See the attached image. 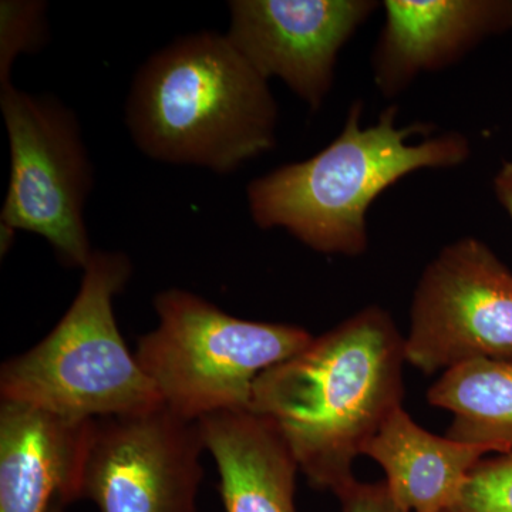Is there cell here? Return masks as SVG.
I'll return each instance as SVG.
<instances>
[{
  "instance_id": "obj_1",
  "label": "cell",
  "mask_w": 512,
  "mask_h": 512,
  "mask_svg": "<svg viewBox=\"0 0 512 512\" xmlns=\"http://www.w3.org/2000/svg\"><path fill=\"white\" fill-rule=\"evenodd\" d=\"M406 363L392 315L366 306L265 370L249 410L275 424L312 487L339 497L367 441L403 407Z\"/></svg>"
},
{
  "instance_id": "obj_2",
  "label": "cell",
  "mask_w": 512,
  "mask_h": 512,
  "mask_svg": "<svg viewBox=\"0 0 512 512\" xmlns=\"http://www.w3.org/2000/svg\"><path fill=\"white\" fill-rule=\"evenodd\" d=\"M278 104L227 35L202 30L153 53L134 74L126 124L144 156L231 174L276 146Z\"/></svg>"
},
{
  "instance_id": "obj_3",
  "label": "cell",
  "mask_w": 512,
  "mask_h": 512,
  "mask_svg": "<svg viewBox=\"0 0 512 512\" xmlns=\"http://www.w3.org/2000/svg\"><path fill=\"white\" fill-rule=\"evenodd\" d=\"M397 106L363 127L362 100L353 101L345 126L328 147L301 163L281 165L247 188L256 227L282 228L325 255L360 256L369 247L367 211L382 192L420 170L460 167L471 156L468 138L430 124H397Z\"/></svg>"
},
{
  "instance_id": "obj_4",
  "label": "cell",
  "mask_w": 512,
  "mask_h": 512,
  "mask_svg": "<svg viewBox=\"0 0 512 512\" xmlns=\"http://www.w3.org/2000/svg\"><path fill=\"white\" fill-rule=\"evenodd\" d=\"M131 275L133 264L123 252L94 251L76 298L52 332L0 367L2 402L74 421L163 406L114 315V298Z\"/></svg>"
},
{
  "instance_id": "obj_5",
  "label": "cell",
  "mask_w": 512,
  "mask_h": 512,
  "mask_svg": "<svg viewBox=\"0 0 512 512\" xmlns=\"http://www.w3.org/2000/svg\"><path fill=\"white\" fill-rule=\"evenodd\" d=\"M158 326L137 342L141 369L184 419L251 409L256 379L312 342L305 328L229 315L184 289L154 298Z\"/></svg>"
},
{
  "instance_id": "obj_6",
  "label": "cell",
  "mask_w": 512,
  "mask_h": 512,
  "mask_svg": "<svg viewBox=\"0 0 512 512\" xmlns=\"http://www.w3.org/2000/svg\"><path fill=\"white\" fill-rule=\"evenodd\" d=\"M10 151L8 192L0 225L39 235L70 268L94 254L87 231V198L94 173L76 113L45 94L0 89Z\"/></svg>"
},
{
  "instance_id": "obj_7",
  "label": "cell",
  "mask_w": 512,
  "mask_h": 512,
  "mask_svg": "<svg viewBox=\"0 0 512 512\" xmlns=\"http://www.w3.org/2000/svg\"><path fill=\"white\" fill-rule=\"evenodd\" d=\"M404 355L424 375L512 360V272L480 239L448 244L424 269Z\"/></svg>"
},
{
  "instance_id": "obj_8",
  "label": "cell",
  "mask_w": 512,
  "mask_h": 512,
  "mask_svg": "<svg viewBox=\"0 0 512 512\" xmlns=\"http://www.w3.org/2000/svg\"><path fill=\"white\" fill-rule=\"evenodd\" d=\"M205 444L198 421L165 404L90 421L79 500L100 512H197Z\"/></svg>"
},
{
  "instance_id": "obj_9",
  "label": "cell",
  "mask_w": 512,
  "mask_h": 512,
  "mask_svg": "<svg viewBox=\"0 0 512 512\" xmlns=\"http://www.w3.org/2000/svg\"><path fill=\"white\" fill-rule=\"evenodd\" d=\"M232 45L264 79H278L319 110L343 47L380 8L375 0H234Z\"/></svg>"
},
{
  "instance_id": "obj_10",
  "label": "cell",
  "mask_w": 512,
  "mask_h": 512,
  "mask_svg": "<svg viewBox=\"0 0 512 512\" xmlns=\"http://www.w3.org/2000/svg\"><path fill=\"white\" fill-rule=\"evenodd\" d=\"M372 76L386 99L423 73L460 62L488 37L512 32V0H386Z\"/></svg>"
},
{
  "instance_id": "obj_11",
  "label": "cell",
  "mask_w": 512,
  "mask_h": 512,
  "mask_svg": "<svg viewBox=\"0 0 512 512\" xmlns=\"http://www.w3.org/2000/svg\"><path fill=\"white\" fill-rule=\"evenodd\" d=\"M90 421L0 403V512H50L79 501Z\"/></svg>"
},
{
  "instance_id": "obj_12",
  "label": "cell",
  "mask_w": 512,
  "mask_h": 512,
  "mask_svg": "<svg viewBox=\"0 0 512 512\" xmlns=\"http://www.w3.org/2000/svg\"><path fill=\"white\" fill-rule=\"evenodd\" d=\"M205 450L220 474L227 512H296L299 466L271 420L252 410L198 420Z\"/></svg>"
},
{
  "instance_id": "obj_13",
  "label": "cell",
  "mask_w": 512,
  "mask_h": 512,
  "mask_svg": "<svg viewBox=\"0 0 512 512\" xmlns=\"http://www.w3.org/2000/svg\"><path fill=\"white\" fill-rule=\"evenodd\" d=\"M488 453L494 451L424 430L403 407L390 414L362 451L383 468L393 500L409 512L443 511Z\"/></svg>"
},
{
  "instance_id": "obj_14",
  "label": "cell",
  "mask_w": 512,
  "mask_h": 512,
  "mask_svg": "<svg viewBox=\"0 0 512 512\" xmlns=\"http://www.w3.org/2000/svg\"><path fill=\"white\" fill-rule=\"evenodd\" d=\"M427 402L454 419L447 437L512 453V360H476L447 370Z\"/></svg>"
},
{
  "instance_id": "obj_15",
  "label": "cell",
  "mask_w": 512,
  "mask_h": 512,
  "mask_svg": "<svg viewBox=\"0 0 512 512\" xmlns=\"http://www.w3.org/2000/svg\"><path fill=\"white\" fill-rule=\"evenodd\" d=\"M46 9V3L37 0L0 3V89L10 84L16 59L37 52L46 42Z\"/></svg>"
},
{
  "instance_id": "obj_16",
  "label": "cell",
  "mask_w": 512,
  "mask_h": 512,
  "mask_svg": "<svg viewBox=\"0 0 512 512\" xmlns=\"http://www.w3.org/2000/svg\"><path fill=\"white\" fill-rule=\"evenodd\" d=\"M441 512H512V453L483 458Z\"/></svg>"
},
{
  "instance_id": "obj_17",
  "label": "cell",
  "mask_w": 512,
  "mask_h": 512,
  "mask_svg": "<svg viewBox=\"0 0 512 512\" xmlns=\"http://www.w3.org/2000/svg\"><path fill=\"white\" fill-rule=\"evenodd\" d=\"M343 512H409L393 500L386 483L355 481L338 497Z\"/></svg>"
},
{
  "instance_id": "obj_18",
  "label": "cell",
  "mask_w": 512,
  "mask_h": 512,
  "mask_svg": "<svg viewBox=\"0 0 512 512\" xmlns=\"http://www.w3.org/2000/svg\"><path fill=\"white\" fill-rule=\"evenodd\" d=\"M494 192L512 221V160L505 161L494 177Z\"/></svg>"
},
{
  "instance_id": "obj_19",
  "label": "cell",
  "mask_w": 512,
  "mask_h": 512,
  "mask_svg": "<svg viewBox=\"0 0 512 512\" xmlns=\"http://www.w3.org/2000/svg\"><path fill=\"white\" fill-rule=\"evenodd\" d=\"M50 512H66V505L62 503V501L57 500L55 504H53L52 510Z\"/></svg>"
}]
</instances>
